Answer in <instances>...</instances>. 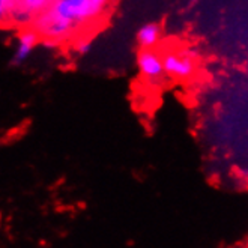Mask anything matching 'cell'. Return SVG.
Segmentation results:
<instances>
[{"mask_svg": "<svg viewBox=\"0 0 248 248\" xmlns=\"http://www.w3.org/2000/svg\"><path fill=\"white\" fill-rule=\"evenodd\" d=\"M107 6L108 0H51L31 27L41 36L44 46L54 48L80 29L98 21Z\"/></svg>", "mask_w": 248, "mask_h": 248, "instance_id": "obj_1", "label": "cell"}, {"mask_svg": "<svg viewBox=\"0 0 248 248\" xmlns=\"http://www.w3.org/2000/svg\"><path fill=\"white\" fill-rule=\"evenodd\" d=\"M51 0H16L8 26L31 27L33 20L50 5Z\"/></svg>", "mask_w": 248, "mask_h": 248, "instance_id": "obj_2", "label": "cell"}, {"mask_svg": "<svg viewBox=\"0 0 248 248\" xmlns=\"http://www.w3.org/2000/svg\"><path fill=\"white\" fill-rule=\"evenodd\" d=\"M163 62H164L166 76L171 78L186 80L191 78L196 72V62L188 53L167 51L163 54Z\"/></svg>", "mask_w": 248, "mask_h": 248, "instance_id": "obj_3", "label": "cell"}, {"mask_svg": "<svg viewBox=\"0 0 248 248\" xmlns=\"http://www.w3.org/2000/svg\"><path fill=\"white\" fill-rule=\"evenodd\" d=\"M137 68L140 76L151 83L161 80L166 76L163 54H159L154 48H141L137 54Z\"/></svg>", "mask_w": 248, "mask_h": 248, "instance_id": "obj_4", "label": "cell"}, {"mask_svg": "<svg viewBox=\"0 0 248 248\" xmlns=\"http://www.w3.org/2000/svg\"><path fill=\"white\" fill-rule=\"evenodd\" d=\"M39 41H41V36L33 31L32 27L21 29V32L17 35L16 44H14L12 57H11L12 65L18 66V65H23L24 62H27V59L32 56V53L38 47Z\"/></svg>", "mask_w": 248, "mask_h": 248, "instance_id": "obj_5", "label": "cell"}, {"mask_svg": "<svg viewBox=\"0 0 248 248\" xmlns=\"http://www.w3.org/2000/svg\"><path fill=\"white\" fill-rule=\"evenodd\" d=\"M159 38H161V27L156 23L143 24L136 35V39L140 48H154L158 44Z\"/></svg>", "mask_w": 248, "mask_h": 248, "instance_id": "obj_6", "label": "cell"}, {"mask_svg": "<svg viewBox=\"0 0 248 248\" xmlns=\"http://www.w3.org/2000/svg\"><path fill=\"white\" fill-rule=\"evenodd\" d=\"M14 2H16V0H0V18H2L5 24L9 23L11 14L14 9Z\"/></svg>", "mask_w": 248, "mask_h": 248, "instance_id": "obj_7", "label": "cell"}, {"mask_svg": "<svg viewBox=\"0 0 248 248\" xmlns=\"http://www.w3.org/2000/svg\"><path fill=\"white\" fill-rule=\"evenodd\" d=\"M76 50H77V53L78 54H87L91 50H92V44H91V41H87V39H81V41H78L77 42V46H76Z\"/></svg>", "mask_w": 248, "mask_h": 248, "instance_id": "obj_8", "label": "cell"}, {"mask_svg": "<svg viewBox=\"0 0 248 248\" xmlns=\"http://www.w3.org/2000/svg\"><path fill=\"white\" fill-rule=\"evenodd\" d=\"M247 248H248V245H247Z\"/></svg>", "mask_w": 248, "mask_h": 248, "instance_id": "obj_9", "label": "cell"}]
</instances>
